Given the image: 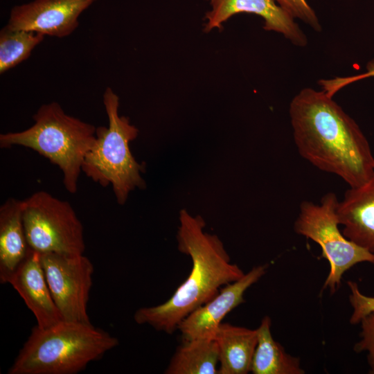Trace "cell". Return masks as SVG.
<instances>
[{
    "instance_id": "obj_18",
    "label": "cell",
    "mask_w": 374,
    "mask_h": 374,
    "mask_svg": "<svg viewBox=\"0 0 374 374\" xmlns=\"http://www.w3.org/2000/svg\"><path fill=\"white\" fill-rule=\"evenodd\" d=\"M44 37L34 31L4 26L0 30V74L27 60Z\"/></svg>"
},
{
    "instance_id": "obj_7",
    "label": "cell",
    "mask_w": 374,
    "mask_h": 374,
    "mask_svg": "<svg viewBox=\"0 0 374 374\" xmlns=\"http://www.w3.org/2000/svg\"><path fill=\"white\" fill-rule=\"evenodd\" d=\"M22 208L30 249L39 253H84L83 226L69 202L40 190L23 199Z\"/></svg>"
},
{
    "instance_id": "obj_3",
    "label": "cell",
    "mask_w": 374,
    "mask_h": 374,
    "mask_svg": "<svg viewBox=\"0 0 374 374\" xmlns=\"http://www.w3.org/2000/svg\"><path fill=\"white\" fill-rule=\"evenodd\" d=\"M118 345L117 338L90 323L62 320L37 326L8 374H75Z\"/></svg>"
},
{
    "instance_id": "obj_12",
    "label": "cell",
    "mask_w": 374,
    "mask_h": 374,
    "mask_svg": "<svg viewBox=\"0 0 374 374\" xmlns=\"http://www.w3.org/2000/svg\"><path fill=\"white\" fill-rule=\"evenodd\" d=\"M33 312L37 326L47 328L62 320L49 290L41 262V254L29 248L24 260L8 278Z\"/></svg>"
},
{
    "instance_id": "obj_19",
    "label": "cell",
    "mask_w": 374,
    "mask_h": 374,
    "mask_svg": "<svg viewBox=\"0 0 374 374\" xmlns=\"http://www.w3.org/2000/svg\"><path fill=\"white\" fill-rule=\"evenodd\" d=\"M347 285L350 290L349 301L353 308L349 322L357 324L364 317L374 311V296L363 294L355 281L349 280Z\"/></svg>"
},
{
    "instance_id": "obj_6",
    "label": "cell",
    "mask_w": 374,
    "mask_h": 374,
    "mask_svg": "<svg viewBox=\"0 0 374 374\" xmlns=\"http://www.w3.org/2000/svg\"><path fill=\"white\" fill-rule=\"evenodd\" d=\"M338 202L332 192L326 193L319 204L303 201L294 224L296 233L320 246L321 257L330 265L323 289L328 288L332 294L339 288L343 275L351 267L364 262L374 264V253L348 239L339 229Z\"/></svg>"
},
{
    "instance_id": "obj_23",
    "label": "cell",
    "mask_w": 374,
    "mask_h": 374,
    "mask_svg": "<svg viewBox=\"0 0 374 374\" xmlns=\"http://www.w3.org/2000/svg\"><path fill=\"white\" fill-rule=\"evenodd\" d=\"M369 373L374 374V369L370 370Z\"/></svg>"
},
{
    "instance_id": "obj_17",
    "label": "cell",
    "mask_w": 374,
    "mask_h": 374,
    "mask_svg": "<svg viewBox=\"0 0 374 374\" xmlns=\"http://www.w3.org/2000/svg\"><path fill=\"white\" fill-rule=\"evenodd\" d=\"M219 363L216 341L211 338L183 340L177 348L166 374H217Z\"/></svg>"
},
{
    "instance_id": "obj_5",
    "label": "cell",
    "mask_w": 374,
    "mask_h": 374,
    "mask_svg": "<svg viewBox=\"0 0 374 374\" xmlns=\"http://www.w3.org/2000/svg\"><path fill=\"white\" fill-rule=\"evenodd\" d=\"M103 103L108 125L96 127L82 172L103 187L111 185L118 204L123 205L132 190L145 186L141 175L143 166L136 161L129 146L139 130L127 117L119 115V97L109 87L103 93Z\"/></svg>"
},
{
    "instance_id": "obj_14",
    "label": "cell",
    "mask_w": 374,
    "mask_h": 374,
    "mask_svg": "<svg viewBox=\"0 0 374 374\" xmlns=\"http://www.w3.org/2000/svg\"><path fill=\"white\" fill-rule=\"evenodd\" d=\"M28 250L23 222L22 200L8 198L0 206L1 283H8Z\"/></svg>"
},
{
    "instance_id": "obj_22",
    "label": "cell",
    "mask_w": 374,
    "mask_h": 374,
    "mask_svg": "<svg viewBox=\"0 0 374 374\" xmlns=\"http://www.w3.org/2000/svg\"><path fill=\"white\" fill-rule=\"evenodd\" d=\"M366 71L358 75L351 76L353 82L362 80L368 77H374V59L371 60L366 64Z\"/></svg>"
},
{
    "instance_id": "obj_2",
    "label": "cell",
    "mask_w": 374,
    "mask_h": 374,
    "mask_svg": "<svg viewBox=\"0 0 374 374\" xmlns=\"http://www.w3.org/2000/svg\"><path fill=\"white\" fill-rule=\"evenodd\" d=\"M179 222L178 249L191 258V271L165 303L139 308L134 315L136 323L148 324L168 334L177 330L184 318L212 299L222 287L244 274L231 262L220 238L204 231L205 223L200 216L181 210Z\"/></svg>"
},
{
    "instance_id": "obj_1",
    "label": "cell",
    "mask_w": 374,
    "mask_h": 374,
    "mask_svg": "<svg viewBox=\"0 0 374 374\" xmlns=\"http://www.w3.org/2000/svg\"><path fill=\"white\" fill-rule=\"evenodd\" d=\"M294 140L300 155L350 187L374 171L369 143L356 122L324 91L301 90L290 105Z\"/></svg>"
},
{
    "instance_id": "obj_8",
    "label": "cell",
    "mask_w": 374,
    "mask_h": 374,
    "mask_svg": "<svg viewBox=\"0 0 374 374\" xmlns=\"http://www.w3.org/2000/svg\"><path fill=\"white\" fill-rule=\"evenodd\" d=\"M40 254L49 290L63 319L90 323L87 304L94 271L91 260L84 254Z\"/></svg>"
},
{
    "instance_id": "obj_15",
    "label": "cell",
    "mask_w": 374,
    "mask_h": 374,
    "mask_svg": "<svg viewBox=\"0 0 374 374\" xmlns=\"http://www.w3.org/2000/svg\"><path fill=\"white\" fill-rule=\"evenodd\" d=\"M213 339L218 347V374H247L250 372L257 345V330L221 323Z\"/></svg>"
},
{
    "instance_id": "obj_21",
    "label": "cell",
    "mask_w": 374,
    "mask_h": 374,
    "mask_svg": "<svg viewBox=\"0 0 374 374\" xmlns=\"http://www.w3.org/2000/svg\"><path fill=\"white\" fill-rule=\"evenodd\" d=\"M360 340L354 346L357 353L366 352L367 361L371 370L374 369V311L364 317L360 321Z\"/></svg>"
},
{
    "instance_id": "obj_16",
    "label": "cell",
    "mask_w": 374,
    "mask_h": 374,
    "mask_svg": "<svg viewBox=\"0 0 374 374\" xmlns=\"http://www.w3.org/2000/svg\"><path fill=\"white\" fill-rule=\"evenodd\" d=\"M269 316L262 319L256 329L257 345L250 372L253 374H303L299 358L288 354L272 337Z\"/></svg>"
},
{
    "instance_id": "obj_9",
    "label": "cell",
    "mask_w": 374,
    "mask_h": 374,
    "mask_svg": "<svg viewBox=\"0 0 374 374\" xmlns=\"http://www.w3.org/2000/svg\"><path fill=\"white\" fill-rule=\"evenodd\" d=\"M96 0H35L14 6L6 24L12 29L62 38L78 26V17Z\"/></svg>"
},
{
    "instance_id": "obj_11",
    "label": "cell",
    "mask_w": 374,
    "mask_h": 374,
    "mask_svg": "<svg viewBox=\"0 0 374 374\" xmlns=\"http://www.w3.org/2000/svg\"><path fill=\"white\" fill-rule=\"evenodd\" d=\"M211 9L206 15L204 30L220 28L235 14L247 12L260 16L264 28L282 34L294 45L303 47L308 39L294 18L275 0H207Z\"/></svg>"
},
{
    "instance_id": "obj_20",
    "label": "cell",
    "mask_w": 374,
    "mask_h": 374,
    "mask_svg": "<svg viewBox=\"0 0 374 374\" xmlns=\"http://www.w3.org/2000/svg\"><path fill=\"white\" fill-rule=\"evenodd\" d=\"M276 2L294 19L298 18L316 31H321V26L316 13L306 0H275Z\"/></svg>"
},
{
    "instance_id": "obj_10",
    "label": "cell",
    "mask_w": 374,
    "mask_h": 374,
    "mask_svg": "<svg viewBox=\"0 0 374 374\" xmlns=\"http://www.w3.org/2000/svg\"><path fill=\"white\" fill-rule=\"evenodd\" d=\"M267 268V265L253 267L238 280L224 285L212 299L184 318L177 328L183 340L213 339L222 319L244 303L245 292L265 275Z\"/></svg>"
},
{
    "instance_id": "obj_4",
    "label": "cell",
    "mask_w": 374,
    "mask_h": 374,
    "mask_svg": "<svg viewBox=\"0 0 374 374\" xmlns=\"http://www.w3.org/2000/svg\"><path fill=\"white\" fill-rule=\"evenodd\" d=\"M34 123L22 131L0 134L1 148H30L56 165L66 190L74 194L84 157L96 139V127L65 113L55 101L42 105Z\"/></svg>"
},
{
    "instance_id": "obj_13",
    "label": "cell",
    "mask_w": 374,
    "mask_h": 374,
    "mask_svg": "<svg viewBox=\"0 0 374 374\" xmlns=\"http://www.w3.org/2000/svg\"><path fill=\"white\" fill-rule=\"evenodd\" d=\"M337 215L344 236L374 253V171L363 184L346 191Z\"/></svg>"
}]
</instances>
